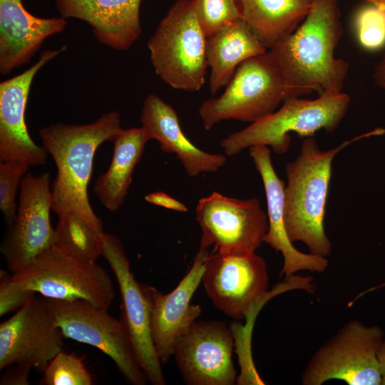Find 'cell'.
Returning <instances> with one entry per match:
<instances>
[{"label":"cell","mask_w":385,"mask_h":385,"mask_svg":"<svg viewBox=\"0 0 385 385\" xmlns=\"http://www.w3.org/2000/svg\"><path fill=\"white\" fill-rule=\"evenodd\" d=\"M342 34L339 0H311L304 21L270 49L282 73L287 98L342 92L349 66L334 57V51Z\"/></svg>","instance_id":"1"},{"label":"cell","mask_w":385,"mask_h":385,"mask_svg":"<svg viewBox=\"0 0 385 385\" xmlns=\"http://www.w3.org/2000/svg\"><path fill=\"white\" fill-rule=\"evenodd\" d=\"M122 130L116 111L105 113L90 123H57L40 129L43 147L57 168L51 194L52 210L58 216L78 214L103 232L102 222L91 206L87 188L97 148L105 141L113 142Z\"/></svg>","instance_id":"2"},{"label":"cell","mask_w":385,"mask_h":385,"mask_svg":"<svg viewBox=\"0 0 385 385\" xmlns=\"http://www.w3.org/2000/svg\"><path fill=\"white\" fill-rule=\"evenodd\" d=\"M375 133L377 130L359 135L326 151L319 149L313 137L304 139L299 155L285 167L284 220L292 242H302L314 255L326 257L331 254L324 222L332 161L349 144Z\"/></svg>","instance_id":"3"},{"label":"cell","mask_w":385,"mask_h":385,"mask_svg":"<svg viewBox=\"0 0 385 385\" xmlns=\"http://www.w3.org/2000/svg\"><path fill=\"white\" fill-rule=\"evenodd\" d=\"M349 103L350 97L342 92L324 93L313 100L289 97L278 111L229 135L220 145L227 156L255 145L270 146L276 154H284L290 146L289 133L300 138L313 137L320 130L332 133L344 117Z\"/></svg>","instance_id":"4"},{"label":"cell","mask_w":385,"mask_h":385,"mask_svg":"<svg viewBox=\"0 0 385 385\" xmlns=\"http://www.w3.org/2000/svg\"><path fill=\"white\" fill-rule=\"evenodd\" d=\"M156 74L170 87L195 92L205 82L207 38L191 0H177L147 43Z\"/></svg>","instance_id":"5"},{"label":"cell","mask_w":385,"mask_h":385,"mask_svg":"<svg viewBox=\"0 0 385 385\" xmlns=\"http://www.w3.org/2000/svg\"><path fill=\"white\" fill-rule=\"evenodd\" d=\"M287 98L284 80L270 51L242 62L223 93L205 101L198 113L207 130L225 120L254 123Z\"/></svg>","instance_id":"6"},{"label":"cell","mask_w":385,"mask_h":385,"mask_svg":"<svg viewBox=\"0 0 385 385\" xmlns=\"http://www.w3.org/2000/svg\"><path fill=\"white\" fill-rule=\"evenodd\" d=\"M384 336L377 325L348 322L312 354L301 383L321 385L339 379L349 385H380L376 353Z\"/></svg>","instance_id":"7"},{"label":"cell","mask_w":385,"mask_h":385,"mask_svg":"<svg viewBox=\"0 0 385 385\" xmlns=\"http://www.w3.org/2000/svg\"><path fill=\"white\" fill-rule=\"evenodd\" d=\"M11 278L18 286L48 299H83L108 309L115 297L111 278L103 267L78 262L55 245L12 273Z\"/></svg>","instance_id":"8"},{"label":"cell","mask_w":385,"mask_h":385,"mask_svg":"<svg viewBox=\"0 0 385 385\" xmlns=\"http://www.w3.org/2000/svg\"><path fill=\"white\" fill-rule=\"evenodd\" d=\"M46 299L63 337L101 350L113 361L128 383L145 385L148 382L125 328L120 319L108 314V309L83 299Z\"/></svg>","instance_id":"9"},{"label":"cell","mask_w":385,"mask_h":385,"mask_svg":"<svg viewBox=\"0 0 385 385\" xmlns=\"http://www.w3.org/2000/svg\"><path fill=\"white\" fill-rule=\"evenodd\" d=\"M215 307L240 320L249 317L268 292L269 275L264 259L255 253H210L202 277Z\"/></svg>","instance_id":"10"},{"label":"cell","mask_w":385,"mask_h":385,"mask_svg":"<svg viewBox=\"0 0 385 385\" xmlns=\"http://www.w3.org/2000/svg\"><path fill=\"white\" fill-rule=\"evenodd\" d=\"M196 220L200 248L224 252L255 253L269 228L267 215L257 198L238 199L213 192L199 200Z\"/></svg>","instance_id":"11"},{"label":"cell","mask_w":385,"mask_h":385,"mask_svg":"<svg viewBox=\"0 0 385 385\" xmlns=\"http://www.w3.org/2000/svg\"><path fill=\"white\" fill-rule=\"evenodd\" d=\"M103 254L118 284L121 296L122 322L130 337L138 363L153 385H165V379L150 334V286L136 280L120 240L102 235Z\"/></svg>","instance_id":"12"},{"label":"cell","mask_w":385,"mask_h":385,"mask_svg":"<svg viewBox=\"0 0 385 385\" xmlns=\"http://www.w3.org/2000/svg\"><path fill=\"white\" fill-rule=\"evenodd\" d=\"M51 174L27 173L20 184L16 215L8 226L1 252L8 269L16 272L37 255L55 245V228L51 223L52 210Z\"/></svg>","instance_id":"13"},{"label":"cell","mask_w":385,"mask_h":385,"mask_svg":"<svg viewBox=\"0 0 385 385\" xmlns=\"http://www.w3.org/2000/svg\"><path fill=\"white\" fill-rule=\"evenodd\" d=\"M63 338L46 298L36 293L0 324V369L22 364L43 371L62 350Z\"/></svg>","instance_id":"14"},{"label":"cell","mask_w":385,"mask_h":385,"mask_svg":"<svg viewBox=\"0 0 385 385\" xmlns=\"http://www.w3.org/2000/svg\"><path fill=\"white\" fill-rule=\"evenodd\" d=\"M235 338L221 321H195L175 345L173 356L188 385H233Z\"/></svg>","instance_id":"15"},{"label":"cell","mask_w":385,"mask_h":385,"mask_svg":"<svg viewBox=\"0 0 385 385\" xmlns=\"http://www.w3.org/2000/svg\"><path fill=\"white\" fill-rule=\"evenodd\" d=\"M44 50L38 61L20 74L0 83V161H20L30 166L46 163L47 152L31 138L26 109L33 80L48 61L65 51Z\"/></svg>","instance_id":"16"},{"label":"cell","mask_w":385,"mask_h":385,"mask_svg":"<svg viewBox=\"0 0 385 385\" xmlns=\"http://www.w3.org/2000/svg\"><path fill=\"white\" fill-rule=\"evenodd\" d=\"M209 255L207 249L200 247L191 267L170 292L163 294L150 286V334L161 364L173 356L178 340L201 313L200 307L190 300L202 282Z\"/></svg>","instance_id":"17"},{"label":"cell","mask_w":385,"mask_h":385,"mask_svg":"<svg viewBox=\"0 0 385 385\" xmlns=\"http://www.w3.org/2000/svg\"><path fill=\"white\" fill-rule=\"evenodd\" d=\"M249 150L262 180L267 200L269 228L264 242L283 256L279 275L287 279L300 270L324 272L328 266L326 257L299 251L287 236L284 220L285 185L272 165L270 148L265 145H255L250 147Z\"/></svg>","instance_id":"18"},{"label":"cell","mask_w":385,"mask_h":385,"mask_svg":"<svg viewBox=\"0 0 385 385\" xmlns=\"http://www.w3.org/2000/svg\"><path fill=\"white\" fill-rule=\"evenodd\" d=\"M141 0H55L61 17L88 24L96 40L118 51H126L141 34Z\"/></svg>","instance_id":"19"},{"label":"cell","mask_w":385,"mask_h":385,"mask_svg":"<svg viewBox=\"0 0 385 385\" xmlns=\"http://www.w3.org/2000/svg\"><path fill=\"white\" fill-rule=\"evenodd\" d=\"M66 19L39 18L21 0H0V73L27 64L49 36L62 32Z\"/></svg>","instance_id":"20"},{"label":"cell","mask_w":385,"mask_h":385,"mask_svg":"<svg viewBox=\"0 0 385 385\" xmlns=\"http://www.w3.org/2000/svg\"><path fill=\"white\" fill-rule=\"evenodd\" d=\"M140 120L150 140H156L160 149L174 153L190 177L219 170L227 162L225 155L202 150L183 132L174 108L155 94L145 99Z\"/></svg>","instance_id":"21"},{"label":"cell","mask_w":385,"mask_h":385,"mask_svg":"<svg viewBox=\"0 0 385 385\" xmlns=\"http://www.w3.org/2000/svg\"><path fill=\"white\" fill-rule=\"evenodd\" d=\"M267 51L246 22L240 19L207 38L210 68V91L215 95L227 86L244 61Z\"/></svg>","instance_id":"22"},{"label":"cell","mask_w":385,"mask_h":385,"mask_svg":"<svg viewBox=\"0 0 385 385\" xmlns=\"http://www.w3.org/2000/svg\"><path fill=\"white\" fill-rule=\"evenodd\" d=\"M148 140L141 126L123 129L113 141L114 150L109 168L96 180L93 188V193L108 211L115 212L123 204L135 168Z\"/></svg>","instance_id":"23"},{"label":"cell","mask_w":385,"mask_h":385,"mask_svg":"<svg viewBox=\"0 0 385 385\" xmlns=\"http://www.w3.org/2000/svg\"><path fill=\"white\" fill-rule=\"evenodd\" d=\"M240 17L267 49L304 21L311 0H234Z\"/></svg>","instance_id":"24"},{"label":"cell","mask_w":385,"mask_h":385,"mask_svg":"<svg viewBox=\"0 0 385 385\" xmlns=\"http://www.w3.org/2000/svg\"><path fill=\"white\" fill-rule=\"evenodd\" d=\"M103 232L79 215L67 212L58 216L54 245L78 262L93 264L102 256Z\"/></svg>","instance_id":"25"},{"label":"cell","mask_w":385,"mask_h":385,"mask_svg":"<svg viewBox=\"0 0 385 385\" xmlns=\"http://www.w3.org/2000/svg\"><path fill=\"white\" fill-rule=\"evenodd\" d=\"M39 384L42 385H91L93 376L83 359L74 354L59 351L43 371Z\"/></svg>","instance_id":"26"},{"label":"cell","mask_w":385,"mask_h":385,"mask_svg":"<svg viewBox=\"0 0 385 385\" xmlns=\"http://www.w3.org/2000/svg\"><path fill=\"white\" fill-rule=\"evenodd\" d=\"M197 22L206 38L241 19L234 0H191Z\"/></svg>","instance_id":"27"},{"label":"cell","mask_w":385,"mask_h":385,"mask_svg":"<svg viewBox=\"0 0 385 385\" xmlns=\"http://www.w3.org/2000/svg\"><path fill=\"white\" fill-rule=\"evenodd\" d=\"M30 165L20 161L0 163V209L10 225L14 220L18 205L16 202L17 189Z\"/></svg>","instance_id":"28"},{"label":"cell","mask_w":385,"mask_h":385,"mask_svg":"<svg viewBox=\"0 0 385 385\" xmlns=\"http://www.w3.org/2000/svg\"><path fill=\"white\" fill-rule=\"evenodd\" d=\"M355 28L364 48H380L385 44V9L371 4L361 8L355 16Z\"/></svg>","instance_id":"29"},{"label":"cell","mask_w":385,"mask_h":385,"mask_svg":"<svg viewBox=\"0 0 385 385\" xmlns=\"http://www.w3.org/2000/svg\"><path fill=\"white\" fill-rule=\"evenodd\" d=\"M0 316L16 312L36 293L16 284L5 270H1Z\"/></svg>","instance_id":"30"},{"label":"cell","mask_w":385,"mask_h":385,"mask_svg":"<svg viewBox=\"0 0 385 385\" xmlns=\"http://www.w3.org/2000/svg\"><path fill=\"white\" fill-rule=\"evenodd\" d=\"M4 372L0 379L1 385H27L31 367L22 364H13ZM7 368V367H6Z\"/></svg>","instance_id":"31"},{"label":"cell","mask_w":385,"mask_h":385,"mask_svg":"<svg viewBox=\"0 0 385 385\" xmlns=\"http://www.w3.org/2000/svg\"><path fill=\"white\" fill-rule=\"evenodd\" d=\"M145 200L153 205L177 212H185L188 210V207L183 203L164 192L157 191L150 192L145 196Z\"/></svg>","instance_id":"32"},{"label":"cell","mask_w":385,"mask_h":385,"mask_svg":"<svg viewBox=\"0 0 385 385\" xmlns=\"http://www.w3.org/2000/svg\"><path fill=\"white\" fill-rule=\"evenodd\" d=\"M374 79L379 87L385 90V53L375 67Z\"/></svg>","instance_id":"33"},{"label":"cell","mask_w":385,"mask_h":385,"mask_svg":"<svg viewBox=\"0 0 385 385\" xmlns=\"http://www.w3.org/2000/svg\"><path fill=\"white\" fill-rule=\"evenodd\" d=\"M376 355L381 376V385H385V336L379 346Z\"/></svg>","instance_id":"34"},{"label":"cell","mask_w":385,"mask_h":385,"mask_svg":"<svg viewBox=\"0 0 385 385\" xmlns=\"http://www.w3.org/2000/svg\"><path fill=\"white\" fill-rule=\"evenodd\" d=\"M385 287V282L378 284V285H376V286H374L372 287H370L369 289H367L365 291H363L361 292V293H359L354 299H352L349 304V307H351L353 305V304L357 300L359 299V298H361V297H363L364 294H367V293H369V292H374V291H376L379 289H381V288H383Z\"/></svg>","instance_id":"35"},{"label":"cell","mask_w":385,"mask_h":385,"mask_svg":"<svg viewBox=\"0 0 385 385\" xmlns=\"http://www.w3.org/2000/svg\"><path fill=\"white\" fill-rule=\"evenodd\" d=\"M368 3L381 9H385V0H365Z\"/></svg>","instance_id":"36"}]
</instances>
